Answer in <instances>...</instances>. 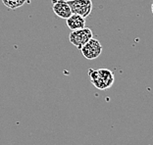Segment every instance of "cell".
Instances as JSON below:
<instances>
[{
  "label": "cell",
  "mask_w": 153,
  "mask_h": 145,
  "mask_svg": "<svg viewBox=\"0 0 153 145\" xmlns=\"http://www.w3.org/2000/svg\"><path fill=\"white\" fill-rule=\"evenodd\" d=\"M151 11H152V14H153V2H152V5H151Z\"/></svg>",
  "instance_id": "cell-8"
},
{
  "label": "cell",
  "mask_w": 153,
  "mask_h": 145,
  "mask_svg": "<svg viewBox=\"0 0 153 145\" xmlns=\"http://www.w3.org/2000/svg\"><path fill=\"white\" fill-rule=\"evenodd\" d=\"M52 3H53L52 7L53 12L59 18L68 19L73 14L70 5L66 0H52Z\"/></svg>",
  "instance_id": "cell-5"
},
{
  "label": "cell",
  "mask_w": 153,
  "mask_h": 145,
  "mask_svg": "<svg viewBox=\"0 0 153 145\" xmlns=\"http://www.w3.org/2000/svg\"><path fill=\"white\" fill-rule=\"evenodd\" d=\"M68 3L73 14H76L83 18L88 17L92 11L91 0H69Z\"/></svg>",
  "instance_id": "cell-4"
},
{
  "label": "cell",
  "mask_w": 153,
  "mask_h": 145,
  "mask_svg": "<svg viewBox=\"0 0 153 145\" xmlns=\"http://www.w3.org/2000/svg\"><path fill=\"white\" fill-rule=\"evenodd\" d=\"M88 77L91 84L99 90H105L110 88L115 81L113 72L109 69H97L88 70Z\"/></svg>",
  "instance_id": "cell-1"
},
{
  "label": "cell",
  "mask_w": 153,
  "mask_h": 145,
  "mask_svg": "<svg viewBox=\"0 0 153 145\" xmlns=\"http://www.w3.org/2000/svg\"><path fill=\"white\" fill-rule=\"evenodd\" d=\"M2 2L8 9L15 10L19 7H22L27 2V0H2Z\"/></svg>",
  "instance_id": "cell-7"
},
{
  "label": "cell",
  "mask_w": 153,
  "mask_h": 145,
  "mask_svg": "<svg viewBox=\"0 0 153 145\" xmlns=\"http://www.w3.org/2000/svg\"><path fill=\"white\" fill-rule=\"evenodd\" d=\"M93 37L92 30L88 29V27H83L81 30H72V33L69 36V40L70 42L75 45L76 48L81 49V48L88 42L89 39H91Z\"/></svg>",
  "instance_id": "cell-2"
},
{
  "label": "cell",
  "mask_w": 153,
  "mask_h": 145,
  "mask_svg": "<svg viewBox=\"0 0 153 145\" xmlns=\"http://www.w3.org/2000/svg\"><path fill=\"white\" fill-rule=\"evenodd\" d=\"M66 1H69V0H66Z\"/></svg>",
  "instance_id": "cell-9"
},
{
  "label": "cell",
  "mask_w": 153,
  "mask_h": 145,
  "mask_svg": "<svg viewBox=\"0 0 153 145\" xmlns=\"http://www.w3.org/2000/svg\"><path fill=\"white\" fill-rule=\"evenodd\" d=\"M66 23H67V27L71 30H81L85 27V18L76 14H72L68 19H66Z\"/></svg>",
  "instance_id": "cell-6"
},
{
  "label": "cell",
  "mask_w": 153,
  "mask_h": 145,
  "mask_svg": "<svg viewBox=\"0 0 153 145\" xmlns=\"http://www.w3.org/2000/svg\"><path fill=\"white\" fill-rule=\"evenodd\" d=\"M79 50H81L82 56L85 57V59L94 60L101 55L103 47L101 45V43L99 42V40L94 39L92 37V38L89 39Z\"/></svg>",
  "instance_id": "cell-3"
}]
</instances>
